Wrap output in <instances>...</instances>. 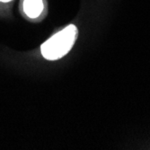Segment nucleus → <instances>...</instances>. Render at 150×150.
<instances>
[{"instance_id": "nucleus-3", "label": "nucleus", "mask_w": 150, "mask_h": 150, "mask_svg": "<svg viewBox=\"0 0 150 150\" xmlns=\"http://www.w3.org/2000/svg\"><path fill=\"white\" fill-rule=\"evenodd\" d=\"M1 2H5V3H6V2H10V1H12V0H0Z\"/></svg>"}, {"instance_id": "nucleus-2", "label": "nucleus", "mask_w": 150, "mask_h": 150, "mask_svg": "<svg viewBox=\"0 0 150 150\" xmlns=\"http://www.w3.org/2000/svg\"><path fill=\"white\" fill-rule=\"evenodd\" d=\"M42 10V0H24L23 1V11L30 18H37Z\"/></svg>"}, {"instance_id": "nucleus-1", "label": "nucleus", "mask_w": 150, "mask_h": 150, "mask_svg": "<svg viewBox=\"0 0 150 150\" xmlns=\"http://www.w3.org/2000/svg\"><path fill=\"white\" fill-rule=\"evenodd\" d=\"M78 31L75 25L70 24L42 45V56L49 60H56L64 57L72 49Z\"/></svg>"}]
</instances>
